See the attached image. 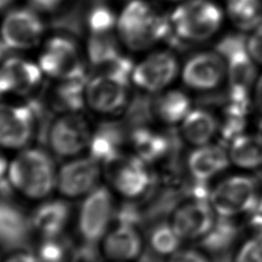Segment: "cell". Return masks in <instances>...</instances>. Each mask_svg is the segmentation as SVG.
I'll return each mask as SVG.
<instances>
[{
  "instance_id": "ffe728a7",
  "label": "cell",
  "mask_w": 262,
  "mask_h": 262,
  "mask_svg": "<svg viewBox=\"0 0 262 262\" xmlns=\"http://www.w3.org/2000/svg\"><path fill=\"white\" fill-rule=\"evenodd\" d=\"M228 79V99L251 102L250 93L255 85L256 69L248 47L225 55Z\"/></svg>"
},
{
  "instance_id": "b9f144b4",
  "label": "cell",
  "mask_w": 262,
  "mask_h": 262,
  "mask_svg": "<svg viewBox=\"0 0 262 262\" xmlns=\"http://www.w3.org/2000/svg\"><path fill=\"white\" fill-rule=\"evenodd\" d=\"M253 101L257 112L262 117V76L257 80L256 84L254 85Z\"/></svg>"
},
{
  "instance_id": "7402d4cb",
  "label": "cell",
  "mask_w": 262,
  "mask_h": 262,
  "mask_svg": "<svg viewBox=\"0 0 262 262\" xmlns=\"http://www.w3.org/2000/svg\"><path fill=\"white\" fill-rule=\"evenodd\" d=\"M42 70L35 63L10 57L0 67V94H28L41 82Z\"/></svg>"
},
{
  "instance_id": "d6986e66",
  "label": "cell",
  "mask_w": 262,
  "mask_h": 262,
  "mask_svg": "<svg viewBox=\"0 0 262 262\" xmlns=\"http://www.w3.org/2000/svg\"><path fill=\"white\" fill-rule=\"evenodd\" d=\"M103 255L114 262L138 260L144 251L139 227L114 224L101 241Z\"/></svg>"
},
{
  "instance_id": "5bb4252c",
  "label": "cell",
  "mask_w": 262,
  "mask_h": 262,
  "mask_svg": "<svg viewBox=\"0 0 262 262\" xmlns=\"http://www.w3.org/2000/svg\"><path fill=\"white\" fill-rule=\"evenodd\" d=\"M39 63L42 72L58 80L86 73L74 41L66 37L52 38L41 54Z\"/></svg>"
},
{
  "instance_id": "8d00e7d4",
  "label": "cell",
  "mask_w": 262,
  "mask_h": 262,
  "mask_svg": "<svg viewBox=\"0 0 262 262\" xmlns=\"http://www.w3.org/2000/svg\"><path fill=\"white\" fill-rule=\"evenodd\" d=\"M68 262H100V253L97 245L82 243L74 249Z\"/></svg>"
},
{
  "instance_id": "7bdbcfd3",
  "label": "cell",
  "mask_w": 262,
  "mask_h": 262,
  "mask_svg": "<svg viewBox=\"0 0 262 262\" xmlns=\"http://www.w3.org/2000/svg\"><path fill=\"white\" fill-rule=\"evenodd\" d=\"M63 0H32V2L35 6H37L40 9L48 10V11L57 8V6Z\"/></svg>"
},
{
  "instance_id": "7c38bea8",
  "label": "cell",
  "mask_w": 262,
  "mask_h": 262,
  "mask_svg": "<svg viewBox=\"0 0 262 262\" xmlns=\"http://www.w3.org/2000/svg\"><path fill=\"white\" fill-rule=\"evenodd\" d=\"M129 130L123 121H103L92 130L88 155L102 167H112L124 157Z\"/></svg>"
},
{
  "instance_id": "30bf717a",
  "label": "cell",
  "mask_w": 262,
  "mask_h": 262,
  "mask_svg": "<svg viewBox=\"0 0 262 262\" xmlns=\"http://www.w3.org/2000/svg\"><path fill=\"white\" fill-rule=\"evenodd\" d=\"M111 168L113 186L126 200L145 198L152 190L155 176L150 165L134 154L124 156Z\"/></svg>"
},
{
  "instance_id": "52a82bcc",
  "label": "cell",
  "mask_w": 262,
  "mask_h": 262,
  "mask_svg": "<svg viewBox=\"0 0 262 262\" xmlns=\"http://www.w3.org/2000/svg\"><path fill=\"white\" fill-rule=\"evenodd\" d=\"M91 133L88 121L80 113H62L49 122L45 139L54 155L71 159L87 150Z\"/></svg>"
},
{
  "instance_id": "8fae6325",
  "label": "cell",
  "mask_w": 262,
  "mask_h": 262,
  "mask_svg": "<svg viewBox=\"0 0 262 262\" xmlns=\"http://www.w3.org/2000/svg\"><path fill=\"white\" fill-rule=\"evenodd\" d=\"M129 80L113 75H95L86 86V104L102 115L124 111L129 102Z\"/></svg>"
},
{
  "instance_id": "d590c367",
  "label": "cell",
  "mask_w": 262,
  "mask_h": 262,
  "mask_svg": "<svg viewBox=\"0 0 262 262\" xmlns=\"http://www.w3.org/2000/svg\"><path fill=\"white\" fill-rule=\"evenodd\" d=\"M165 262H213L210 254L202 248H180L177 252L166 258Z\"/></svg>"
},
{
  "instance_id": "4316f807",
  "label": "cell",
  "mask_w": 262,
  "mask_h": 262,
  "mask_svg": "<svg viewBox=\"0 0 262 262\" xmlns=\"http://www.w3.org/2000/svg\"><path fill=\"white\" fill-rule=\"evenodd\" d=\"M192 107L190 97L180 90H169L154 98L155 119L167 126H179Z\"/></svg>"
},
{
  "instance_id": "6da1fadb",
  "label": "cell",
  "mask_w": 262,
  "mask_h": 262,
  "mask_svg": "<svg viewBox=\"0 0 262 262\" xmlns=\"http://www.w3.org/2000/svg\"><path fill=\"white\" fill-rule=\"evenodd\" d=\"M57 169L44 148L27 146L9 161L8 180L14 191L30 200H45L56 189Z\"/></svg>"
},
{
  "instance_id": "ab89813d",
  "label": "cell",
  "mask_w": 262,
  "mask_h": 262,
  "mask_svg": "<svg viewBox=\"0 0 262 262\" xmlns=\"http://www.w3.org/2000/svg\"><path fill=\"white\" fill-rule=\"evenodd\" d=\"M250 231L262 233V196L254 208L246 215Z\"/></svg>"
},
{
  "instance_id": "1f68e13d",
  "label": "cell",
  "mask_w": 262,
  "mask_h": 262,
  "mask_svg": "<svg viewBox=\"0 0 262 262\" xmlns=\"http://www.w3.org/2000/svg\"><path fill=\"white\" fill-rule=\"evenodd\" d=\"M75 248L64 234L41 238L35 255L38 262H68Z\"/></svg>"
},
{
  "instance_id": "7a4b0ae2",
  "label": "cell",
  "mask_w": 262,
  "mask_h": 262,
  "mask_svg": "<svg viewBox=\"0 0 262 262\" xmlns=\"http://www.w3.org/2000/svg\"><path fill=\"white\" fill-rule=\"evenodd\" d=\"M262 196L260 183L251 173L225 175L211 184L208 201L218 217L246 216Z\"/></svg>"
},
{
  "instance_id": "484cf974",
  "label": "cell",
  "mask_w": 262,
  "mask_h": 262,
  "mask_svg": "<svg viewBox=\"0 0 262 262\" xmlns=\"http://www.w3.org/2000/svg\"><path fill=\"white\" fill-rule=\"evenodd\" d=\"M88 83L87 74L59 80L51 95V104L57 112L80 113L86 104L85 91Z\"/></svg>"
},
{
  "instance_id": "5b68a950",
  "label": "cell",
  "mask_w": 262,
  "mask_h": 262,
  "mask_svg": "<svg viewBox=\"0 0 262 262\" xmlns=\"http://www.w3.org/2000/svg\"><path fill=\"white\" fill-rule=\"evenodd\" d=\"M116 204L110 188L98 185L85 196L77 216V230L82 243L97 245L114 224Z\"/></svg>"
},
{
  "instance_id": "83f0119b",
  "label": "cell",
  "mask_w": 262,
  "mask_h": 262,
  "mask_svg": "<svg viewBox=\"0 0 262 262\" xmlns=\"http://www.w3.org/2000/svg\"><path fill=\"white\" fill-rule=\"evenodd\" d=\"M183 243L169 220H158L148 230V250L159 258H168L182 248Z\"/></svg>"
},
{
  "instance_id": "74e56055",
  "label": "cell",
  "mask_w": 262,
  "mask_h": 262,
  "mask_svg": "<svg viewBox=\"0 0 262 262\" xmlns=\"http://www.w3.org/2000/svg\"><path fill=\"white\" fill-rule=\"evenodd\" d=\"M9 161L0 149V198H11L13 188L8 180Z\"/></svg>"
},
{
  "instance_id": "277c9868",
  "label": "cell",
  "mask_w": 262,
  "mask_h": 262,
  "mask_svg": "<svg viewBox=\"0 0 262 262\" xmlns=\"http://www.w3.org/2000/svg\"><path fill=\"white\" fill-rule=\"evenodd\" d=\"M118 29L123 41L134 50L144 49L171 34L170 21L157 15L142 0H132L124 8Z\"/></svg>"
},
{
  "instance_id": "3957f363",
  "label": "cell",
  "mask_w": 262,
  "mask_h": 262,
  "mask_svg": "<svg viewBox=\"0 0 262 262\" xmlns=\"http://www.w3.org/2000/svg\"><path fill=\"white\" fill-rule=\"evenodd\" d=\"M44 116V105L38 99L23 104L0 102V148L20 150L29 146L40 129L45 130Z\"/></svg>"
},
{
  "instance_id": "ac0fdd59",
  "label": "cell",
  "mask_w": 262,
  "mask_h": 262,
  "mask_svg": "<svg viewBox=\"0 0 262 262\" xmlns=\"http://www.w3.org/2000/svg\"><path fill=\"white\" fill-rule=\"evenodd\" d=\"M44 26L30 9H16L8 13L1 27V39L8 48L25 49L36 45Z\"/></svg>"
},
{
  "instance_id": "d6a6232c",
  "label": "cell",
  "mask_w": 262,
  "mask_h": 262,
  "mask_svg": "<svg viewBox=\"0 0 262 262\" xmlns=\"http://www.w3.org/2000/svg\"><path fill=\"white\" fill-rule=\"evenodd\" d=\"M88 56L93 68L120 54L111 33L91 34L88 41Z\"/></svg>"
},
{
  "instance_id": "8992f818",
  "label": "cell",
  "mask_w": 262,
  "mask_h": 262,
  "mask_svg": "<svg viewBox=\"0 0 262 262\" xmlns=\"http://www.w3.org/2000/svg\"><path fill=\"white\" fill-rule=\"evenodd\" d=\"M172 31L180 39L200 41L211 37L222 21L221 9L209 0H190L170 17Z\"/></svg>"
},
{
  "instance_id": "2e32d148",
  "label": "cell",
  "mask_w": 262,
  "mask_h": 262,
  "mask_svg": "<svg viewBox=\"0 0 262 262\" xmlns=\"http://www.w3.org/2000/svg\"><path fill=\"white\" fill-rule=\"evenodd\" d=\"M226 74L224 58L215 52H202L191 56L182 71L184 84L195 91H210L217 88Z\"/></svg>"
},
{
  "instance_id": "ee69618b",
  "label": "cell",
  "mask_w": 262,
  "mask_h": 262,
  "mask_svg": "<svg viewBox=\"0 0 262 262\" xmlns=\"http://www.w3.org/2000/svg\"><path fill=\"white\" fill-rule=\"evenodd\" d=\"M13 0H0V10L4 9L6 6H8Z\"/></svg>"
},
{
  "instance_id": "f1b7e54d",
  "label": "cell",
  "mask_w": 262,
  "mask_h": 262,
  "mask_svg": "<svg viewBox=\"0 0 262 262\" xmlns=\"http://www.w3.org/2000/svg\"><path fill=\"white\" fill-rule=\"evenodd\" d=\"M235 219L218 217L214 227L208 235L199 244L207 253H221L237 242V226L234 224Z\"/></svg>"
},
{
  "instance_id": "60d3db41",
  "label": "cell",
  "mask_w": 262,
  "mask_h": 262,
  "mask_svg": "<svg viewBox=\"0 0 262 262\" xmlns=\"http://www.w3.org/2000/svg\"><path fill=\"white\" fill-rule=\"evenodd\" d=\"M2 262H38L35 252L28 248L15 250L7 253V256Z\"/></svg>"
},
{
  "instance_id": "44dd1931",
  "label": "cell",
  "mask_w": 262,
  "mask_h": 262,
  "mask_svg": "<svg viewBox=\"0 0 262 262\" xmlns=\"http://www.w3.org/2000/svg\"><path fill=\"white\" fill-rule=\"evenodd\" d=\"M180 139L190 148L216 141L220 118L205 107H192L178 126Z\"/></svg>"
},
{
  "instance_id": "4fadbf2b",
  "label": "cell",
  "mask_w": 262,
  "mask_h": 262,
  "mask_svg": "<svg viewBox=\"0 0 262 262\" xmlns=\"http://www.w3.org/2000/svg\"><path fill=\"white\" fill-rule=\"evenodd\" d=\"M33 233L30 215L11 198H0V252L28 248Z\"/></svg>"
},
{
  "instance_id": "e0dca14e",
  "label": "cell",
  "mask_w": 262,
  "mask_h": 262,
  "mask_svg": "<svg viewBox=\"0 0 262 262\" xmlns=\"http://www.w3.org/2000/svg\"><path fill=\"white\" fill-rule=\"evenodd\" d=\"M178 63L170 52H157L149 55L133 69L131 78L140 89L154 93L167 87L176 77Z\"/></svg>"
},
{
  "instance_id": "603a6c76",
  "label": "cell",
  "mask_w": 262,
  "mask_h": 262,
  "mask_svg": "<svg viewBox=\"0 0 262 262\" xmlns=\"http://www.w3.org/2000/svg\"><path fill=\"white\" fill-rule=\"evenodd\" d=\"M71 212V206L62 199L43 200L30 214L34 233L41 238L63 234Z\"/></svg>"
},
{
  "instance_id": "f546056e",
  "label": "cell",
  "mask_w": 262,
  "mask_h": 262,
  "mask_svg": "<svg viewBox=\"0 0 262 262\" xmlns=\"http://www.w3.org/2000/svg\"><path fill=\"white\" fill-rule=\"evenodd\" d=\"M227 13L242 30L257 28L262 21L261 0H227Z\"/></svg>"
},
{
  "instance_id": "9c48e42d",
  "label": "cell",
  "mask_w": 262,
  "mask_h": 262,
  "mask_svg": "<svg viewBox=\"0 0 262 262\" xmlns=\"http://www.w3.org/2000/svg\"><path fill=\"white\" fill-rule=\"evenodd\" d=\"M102 166L91 156L69 159L57 170L56 189L62 196H85L99 185Z\"/></svg>"
},
{
  "instance_id": "ba28073f",
  "label": "cell",
  "mask_w": 262,
  "mask_h": 262,
  "mask_svg": "<svg viewBox=\"0 0 262 262\" xmlns=\"http://www.w3.org/2000/svg\"><path fill=\"white\" fill-rule=\"evenodd\" d=\"M217 218L208 200L188 196L172 209L169 221L184 243H200L214 227Z\"/></svg>"
},
{
  "instance_id": "cb8c5ba5",
  "label": "cell",
  "mask_w": 262,
  "mask_h": 262,
  "mask_svg": "<svg viewBox=\"0 0 262 262\" xmlns=\"http://www.w3.org/2000/svg\"><path fill=\"white\" fill-rule=\"evenodd\" d=\"M230 166L241 172L262 169V131L246 130L226 143Z\"/></svg>"
},
{
  "instance_id": "9a60e30c",
  "label": "cell",
  "mask_w": 262,
  "mask_h": 262,
  "mask_svg": "<svg viewBox=\"0 0 262 262\" xmlns=\"http://www.w3.org/2000/svg\"><path fill=\"white\" fill-rule=\"evenodd\" d=\"M230 166L227 148L220 142L191 147L185 159V167L192 181L211 183Z\"/></svg>"
},
{
  "instance_id": "f35d334b",
  "label": "cell",
  "mask_w": 262,
  "mask_h": 262,
  "mask_svg": "<svg viewBox=\"0 0 262 262\" xmlns=\"http://www.w3.org/2000/svg\"><path fill=\"white\" fill-rule=\"evenodd\" d=\"M247 46L251 57L262 63V25L256 28L255 32L247 41Z\"/></svg>"
},
{
  "instance_id": "836d02e7",
  "label": "cell",
  "mask_w": 262,
  "mask_h": 262,
  "mask_svg": "<svg viewBox=\"0 0 262 262\" xmlns=\"http://www.w3.org/2000/svg\"><path fill=\"white\" fill-rule=\"evenodd\" d=\"M230 262H262V233L250 231L239 238L232 249Z\"/></svg>"
},
{
  "instance_id": "d4e9b609",
  "label": "cell",
  "mask_w": 262,
  "mask_h": 262,
  "mask_svg": "<svg viewBox=\"0 0 262 262\" xmlns=\"http://www.w3.org/2000/svg\"><path fill=\"white\" fill-rule=\"evenodd\" d=\"M128 141L134 155L149 165L163 161L172 150L171 137L150 125L130 129Z\"/></svg>"
},
{
  "instance_id": "e575fe53",
  "label": "cell",
  "mask_w": 262,
  "mask_h": 262,
  "mask_svg": "<svg viewBox=\"0 0 262 262\" xmlns=\"http://www.w3.org/2000/svg\"><path fill=\"white\" fill-rule=\"evenodd\" d=\"M86 23L91 34L111 33L116 24V16L108 7L96 5L87 14Z\"/></svg>"
},
{
  "instance_id": "4dcf8cb0",
  "label": "cell",
  "mask_w": 262,
  "mask_h": 262,
  "mask_svg": "<svg viewBox=\"0 0 262 262\" xmlns=\"http://www.w3.org/2000/svg\"><path fill=\"white\" fill-rule=\"evenodd\" d=\"M123 122L128 130L150 125L155 119L154 98L148 94H137L125 107Z\"/></svg>"
}]
</instances>
